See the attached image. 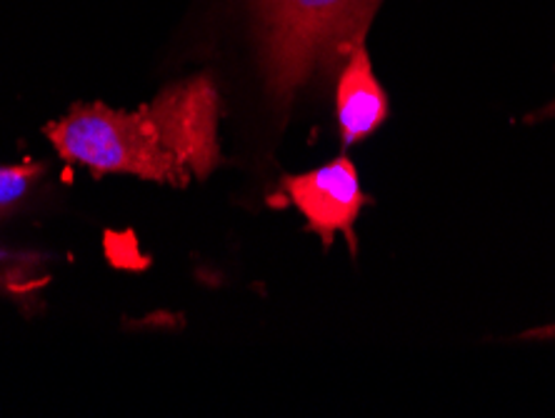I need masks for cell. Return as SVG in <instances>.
<instances>
[{
  "mask_svg": "<svg viewBox=\"0 0 555 418\" xmlns=\"http://www.w3.org/2000/svg\"><path fill=\"white\" fill-rule=\"evenodd\" d=\"M63 161L78 163L93 176L120 174L153 183L188 186V170L170 153L151 105L116 111L105 103L76 105L46 128Z\"/></svg>",
  "mask_w": 555,
  "mask_h": 418,
  "instance_id": "2",
  "label": "cell"
},
{
  "mask_svg": "<svg viewBox=\"0 0 555 418\" xmlns=\"http://www.w3.org/2000/svg\"><path fill=\"white\" fill-rule=\"evenodd\" d=\"M43 170V163L36 161L0 166V218L13 216V213L30 199L33 186L38 183Z\"/></svg>",
  "mask_w": 555,
  "mask_h": 418,
  "instance_id": "6",
  "label": "cell"
},
{
  "mask_svg": "<svg viewBox=\"0 0 555 418\" xmlns=\"http://www.w3.org/2000/svg\"><path fill=\"white\" fill-rule=\"evenodd\" d=\"M258 80L285 121L306 88L338 76L383 0H243Z\"/></svg>",
  "mask_w": 555,
  "mask_h": 418,
  "instance_id": "1",
  "label": "cell"
},
{
  "mask_svg": "<svg viewBox=\"0 0 555 418\" xmlns=\"http://www.w3.org/2000/svg\"><path fill=\"white\" fill-rule=\"evenodd\" d=\"M520 339H530V341H555V324L541 326V329H530V331H526V333H520Z\"/></svg>",
  "mask_w": 555,
  "mask_h": 418,
  "instance_id": "7",
  "label": "cell"
},
{
  "mask_svg": "<svg viewBox=\"0 0 555 418\" xmlns=\"http://www.w3.org/2000/svg\"><path fill=\"white\" fill-rule=\"evenodd\" d=\"M170 153L191 178H208L220 163V93L210 76L163 88L149 103Z\"/></svg>",
  "mask_w": 555,
  "mask_h": 418,
  "instance_id": "3",
  "label": "cell"
},
{
  "mask_svg": "<svg viewBox=\"0 0 555 418\" xmlns=\"http://www.w3.org/2000/svg\"><path fill=\"white\" fill-rule=\"evenodd\" d=\"M551 116H555V103L545 105V109L541 111V116H538V118H551Z\"/></svg>",
  "mask_w": 555,
  "mask_h": 418,
  "instance_id": "8",
  "label": "cell"
},
{
  "mask_svg": "<svg viewBox=\"0 0 555 418\" xmlns=\"http://www.w3.org/2000/svg\"><path fill=\"white\" fill-rule=\"evenodd\" d=\"M390 113L386 88L375 76L369 48L358 46L336 76V118L343 145H358L371 138Z\"/></svg>",
  "mask_w": 555,
  "mask_h": 418,
  "instance_id": "5",
  "label": "cell"
},
{
  "mask_svg": "<svg viewBox=\"0 0 555 418\" xmlns=\"http://www.w3.org/2000/svg\"><path fill=\"white\" fill-rule=\"evenodd\" d=\"M281 199L304 213L310 233H315L325 249L346 236L350 253L358 251L356 220L361 218L365 199L361 176L348 155H338L321 168L306 174L283 176Z\"/></svg>",
  "mask_w": 555,
  "mask_h": 418,
  "instance_id": "4",
  "label": "cell"
}]
</instances>
